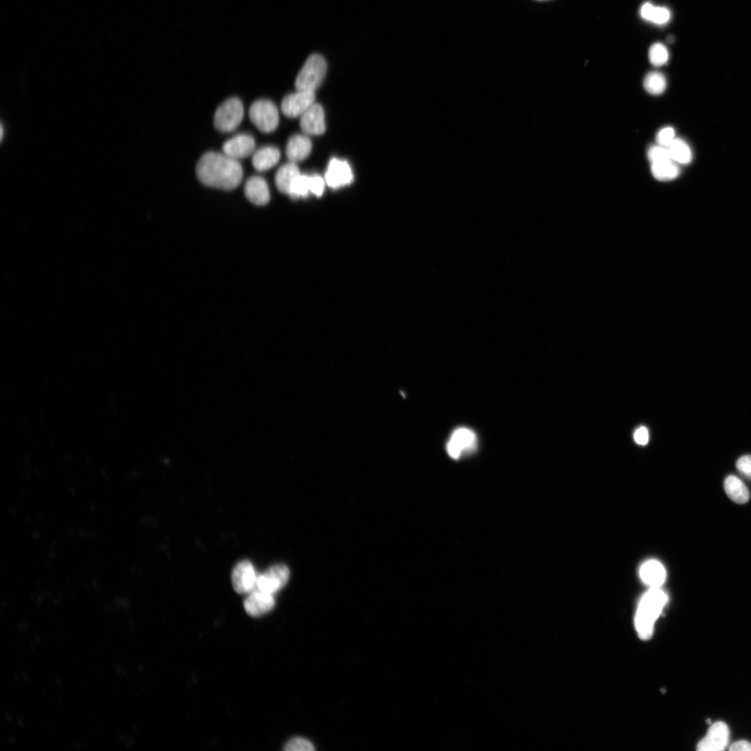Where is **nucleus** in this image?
<instances>
[{
  "label": "nucleus",
  "instance_id": "1",
  "mask_svg": "<svg viewBox=\"0 0 751 751\" xmlns=\"http://www.w3.org/2000/svg\"><path fill=\"white\" fill-rule=\"evenodd\" d=\"M196 175L207 186L232 190L241 183L243 169L238 160L224 153L209 152L197 162Z\"/></svg>",
  "mask_w": 751,
  "mask_h": 751
},
{
  "label": "nucleus",
  "instance_id": "2",
  "mask_svg": "<svg viewBox=\"0 0 751 751\" xmlns=\"http://www.w3.org/2000/svg\"><path fill=\"white\" fill-rule=\"evenodd\" d=\"M668 600L661 588H651L642 597L636 615V628L640 637L649 638L654 624Z\"/></svg>",
  "mask_w": 751,
  "mask_h": 751
},
{
  "label": "nucleus",
  "instance_id": "3",
  "mask_svg": "<svg viewBox=\"0 0 751 751\" xmlns=\"http://www.w3.org/2000/svg\"><path fill=\"white\" fill-rule=\"evenodd\" d=\"M326 71L327 64L323 57L319 54L309 56L296 77V90L314 92L322 83Z\"/></svg>",
  "mask_w": 751,
  "mask_h": 751
},
{
  "label": "nucleus",
  "instance_id": "4",
  "mask_svg": "<svg viewBox=\"0 0 751 751\" xmlns=\"http://www.w3.org/2000/svg\"><path fill=\"white\" fill-rule=\"evenodd\" d=\"M243 117L241 101L232 97L219 106L214 114L215 127L222 132H231L241 123Z\"/></svg>",
  "mask_w": 751,
  "mask_h": 751
},
{
  "label": "nucleus",
  "instance_id": "5",
  "mask_svg": "<svg viewBox=\"0 0 751 751\" xmlns=\"http://www.w3.org/2000/svg\"><path fill=\"white\" fill-rule=\"evenodd\" d=\"M249 117L257 129L264 133L273 131L279 123L278 110L276 106L268 99L255 102L250 108Z\"/></svg>",
  "mask_w": 751,
  "mask_h": 751
},
{
  "label": "nucleus",
  "instance_id": "6",
  "mask_svg": "<svg viewBox=\"0 0 751 751\" xmlns=\"http://www.w3.org/2000/svg\"><path fill=\"white\" fill-rule=\"evenodd\" d=\"M476 446L477 438L474 432L461 427L456 428L451 435L446 444V451L451 458L458 460L475 451Z\"/></svg>",
  "mask_w": 751,
  "mask_h": 751
},
{
  "label": "nucleus",
  "instance_id": "7",
  "mask_svg": "<svg viewBox=\"0 0 751 751\" xmlns=\"http://www.w3.org/2000/svg\"><path fill=\"white\" fill-rule=\"evenodd\" d=\"M315 102L314 91L297 90L286 95L282 102V113L289 118L301 117Z\"/></svg>",
  "mask_w": 751,
  "mask_h": 751
},
{
  "label": "nucleus",
  "instance_id": "8",
  "mask_svg": "<svg viewBox=\"0 0 751 751\" xmlns=\"http://www.w3.org/2000/svg\"><path fill=\"white\" fill-rule=\"evenodd\" d=\"M288 568L282 564L275 565L257 576L256 587L264 592L273 594L287 583Z\"/></svg>",
  "mask_w": 751,
  "mask_h": 751
},
{
  "label": "nucleus",
  "instance_id": "9",
  "mask_svg": "<svg viewBox=\"0 0 751 751\" xmlns=\"http://www.w3.org/2000/svg\"><path fill=\"white\" fill-rule=\"evenodd\" d=\"M257 576L254 566L249 560L238 563L232 573L234 590L239 594L252 592L257 585Z\"/></svg>",
  "mask_w": 751,
  "mask_h": 751
},
{
  "label": "nucleus",
  "instance_id": "10",
  "mask_svg": "<svg viewBox=\"0 0 751 751\" xmlns=\"http://www.w3.org/2000/svg\"><path fill=\"white\" fill-rule=\"evenodd\" d=\"M729 729L721 721L714 722L709 729L706 735L697 744L700 751H720L724 750L728 744Z\"/></svg>",
  "mask_w": 751,
  "mask_h": 751
},
{
  "label": "nucleus",
  "instance_id": "11",
  "mask_svg": "<svg viewBox=\"0 0 751 751\" xmlns=\"http://www.w3.org/2000/svg\"><path fill=\"white\" fill-rule=\"evenodd\" d=\"M325 179L329 186L337 188L351 183L353 175L346 161L333 158L330 161Z\"/></svg>",
  "mask_w": 751,
  "mask_h": 751
},
{
  "label": "nucleus",
  "instance_id": "12",
  "mask_svg": "<svg viewBox=\"0 0 751 751\" xmlns=\"http://www.w3.org/2000/svg\"><path fill=\"white\" fill-rule=\"evenodd\" d=\"M255 149L254 138L246 134L234 136L223 145V153L238 160L253 154Z\"/></svg>",
  "mask_w": 751,
  "mask_h": 751
},
{
  "label": "nucleus",
  "instance_id": "13",
  "mask_svg": "<svg viewBox=\"0 0 751 751\" xmlns=\"http://www.w3.org/2000/svg\"><path fill=\"white\" fill-rule=\"evenodd\" d=\"M275 604L273 594L257 589L252 590L245 598L243 606L250 616L257 617L270 611Z\"/></svg>",
  "mask_w": 751,
  "mask_h": 751
},
{
  "label": "nucleus",
  "instance_id": "14",
  "mask_svg": "<svg viewBox=\"0 0 751 751\" xmlns=\"http://www.w3.org/2000/svg\"><path fill=\"white\" fill-rule=\"evenodd\" d=\"M300 127L309 135H321L325 132V124L322 106L314 103L300 117Z\"/></svg>",
  "mask_w": 751,
  "mask_h": 751
},
{
  "label": "nucleus",
  "instance_id": "15",
  "mask_svg": "<svg viewBox=\"0 0 751 751\" xmlns=\"http://www.w3.org/2000/svg\"><path fill=\"white\" fill-rule=\"evenodd\" d=\"M244 193L248 200L255 205H265L270 200L268 184L264 179L259 176L251 177L246 181Z\"/></svg>",
  "mask_w": 751,
  "mask_h": 751
},
{
  "label": "nucleus",
  "instance_id": "16",
  "mask_svg": "<svg viewBox=\"0 0 751 751\" xmlns=\"http://www.w3.org/2000/svg\"><path fill=\"white\" fill-rule=\"evenodd\" d=\"M641 580L650 588H660L666 578L663 565L656 560L644 563L639 571Z\"/></svg>",
  "mask_w": 751,
  "mask_h": 751
},
{
  "label": "nucleus",
  "instance_id": "17",
  "mask_svg": "<svg viewBox=\"0 0 751 751\" xmlns=\"http://www.w3.org/2000/svg\"><path fill=\"white\" fill-rule=\"evenodd\" d=\"M312 150V142L305 135H294L286 144V154L291 162L296 163L305 159Z\"/></svg>",
  "mask_w": 751,
  "mask_h": 751
},
{
  "label": "nucleus",
  "instance_id": "18",
  "mask_svg": "<svg viewBox=\"0 0 751 751\" xmlns=\"http://www.w3.org/2000/svg\"><path fill=\"white\" fill-rule=\"evenodd\" d=\"M280 157V150L272 146H266L255 150L252 162L255 170L265 171L277 164Z\"/></svg>",
  "mask_w": 751,
  "mask_h": 751
},
{
  "label": "nucleus",
  "instance_id": "19",
  "mask_svg": "<svg viewBox=\"0 0 751 751\" xmlns=\"http://www.w3.org/2000/svg\"><path fill=\"white\" fill-rule=\"evenodd\" d=\"M300 174L296 163L289 161L282 165L275 177L277 188L281 193L289 195L292 183Z\"/></svg>",
  "mask_w": 751,
  "mask_h": 751
},
{
  "label": "nucleus",
  "instance_id": "20",
  "mask_svg": "<svg viewBox=\"0 0 751 751\" xmlns=\"http://www.w3.org/2000/svg\"><path fill=\"white\" fill-rule=\"evenodd\" d=\"M727 496L735 503H745L750 498L749 491L743 482L737 476L730 475L724 483Z\"/></svg>",
  "mask_w": 751,
  "mask_h": 751
},
{
  "label": "nucleus",
  "instance_id": "21",
  "mask_svg": "<svg viewBox=\"0 0 751 751\" xmlns=\"http://www.w3.org/2000/svg\"><path fill=\"white\" fill-rule=\"evenodd\" d=\"M670 158L676 163L686 164L691 162L692 152L688 145L683 140L675 138L667 147Z\"/></svg>",
  "mask_w": 751,
  "mask_h": 751
},
{
  "label": "nucleus",
  "instance_id": "22",
  "mask_svg": "<svg viewBox=\"0 0 751 751\" xmlns=\"http://www.w3.org/2000/svg\"><path fill=\"white\" fill-rule=\"evenodd\" d=\"M651 171L653 176L660 181L673 179L679 173L677 163L670 159L652 163Z\"/></svg>",
  "mask_w": 751,
  "mask_h": 751
},
{
  "label": "nucleus",
  "instance_id": "23",
  "mask_svg": "<svg viewBox=\"0 0 751 751\" xmlns=\"http://www.w3.org/2000/svg\"><path fill=\"white\" fill-rule=\"evenodd\" d=\"M640 15L644 19L656 24L666 23L670 17V11L666 8L655 7L649 3L643 5Z\"/></svg>",
  "mask_w": 751,
  "mask_h": 751
},
{
  "label": "nucleus",
  "instance_id": "24",
  "mask_svg": "<svg viewBox=\"0 0 751 751\" xmlns=\"http://www.w3.org/2000/svg\"><path fill=\"white\" fill-rule=\"evenodd\" d=\"M643 86L648 93L658 95L663 93L665 90L666 79L663 74L660 72H649L645 77Z\"/></svg>",
  "mask_w": 751,
  "mask_h": 751
},
{
  "label": "nucleus",
  "instance_id": "25",
  "mask_svg": "<svg viewBox=\"0 0 751 751\" xmlns=\"http://www.w3.org/2000/svg\"><path fill=\"white\" fill-rule=\"evenodd\" d=\"M310 191V176L300 174L291 186L289 195L293 198L305 197Z\"/></svg>",
  "mask_w": 751,
  "mask_h": 751
},
{
  "label": "nucleus",
  "instance_id": "26",
  "mask_svg": "<svg viewBox=\"0 0 751 751\" xmlns=\"http://www.w3.org/2000/svg\"><path fill=\"white\" fill-rule=\"evenodd\" d=\"M668 49L663 44L655 43L649 49V61L654 66H661L665 64L668 60Z\"/></svg>",
  "mask_w": 751,
  "mask_h": 751
},
{
  "label": "nucleus",
  "instance_id": "27",
  "mask_svg": "<svg viewBox=\"0 0 751 751\" xmlns=\"http://www.w3.org/2000/svg\"><path fill=\"white\" fill-rule=\"evenodd\" d=\"M647 157L651 163L670 159L667 147L659 145L652 146L648 150Z\"/></svg>",
  "mask_w": 751,
  "mask_h": 751
},
{
  "label": "nucleus",
  "instance_id": "28",
  "mask_svg": "<svg viewBox=\"0 0 751 751\" xmlns=\"http://www.w3.org/2000/svg\"><path fill=\"white\" fill-rule=\"evenodd\" d=\"M675 132L672 127H665L659 131L656 139L657 144L667 147L675 139Z\"/></svg>",
  "mask_w": 751,
  "mask_h": 751
},
{
  "label": "nucleus",
  "instance_id": "29",
  "mask_svg": "<svg viewBox=\"0 0 751 751\" xmlns=\"http://www.w3.org/2000/svg\"><path fill=\"white\" fill-rule=\"evenodd\" d=\"M285 750L287 751H312L314 748L309 741L302 738H295L286 744Z\"/></svg>",
  "mask_w": 751,
  "mask_h": 751
},
{
  "label": "nucleus",
  "instance_id": "30",
  "mask_svg": "<svg viewBox=\"0 0 751 751\" xmlns=\"http://www.w3.org/2000/svg\"><path fill=\"white\" fill-rule=\"evenodd\" d=\"M736 466L742 475L751 480V455L740 457L736 461Z\"/></svg>",
  "mask_w": 751,
  "mask_h": 751
},
{
  "label": "nucleus",
  "instance_id": "31",
  "mask_svg": "<svg viewBox=\"0 0 751 751\" xmlns=\"http://www.w3.org/2000/svg\"><path fill=\"white\" fill-rule=\"evenodd\" d=\"M324 181L319 175L310 176V191L316 196H321L324 191Z\"/></svg>",
  "mask_w": 751,
  "mask_h": 751
},
{
  "label": "nucleus",
  "instance_id": "32",
  "mask_svg": "<svg viewBox=\"0 0 751 751\" xmlns=\"http://www.w3.org/2000/svg\"><path fill=\"white\" fill-rule=\"evenodd\" d=\"M633 437L637 444L645 445L649 440L648 430L645 427H640L635 431Z\"/></svg>",
  "mask_w": 751,
  "mask_h": 751
},
{
  "label": "nucleus",
  "instance_id": "33",
  "mask_svg": "<svg viewBox=\"0 0 751 751\" xmlns=\"http://www.w3.org/2000/svg\"><path fill=\"white\" fill-rule=\"evenodd\" d=\"M732 751H750L751 744L747 741H738L734 743L729 748Z\"/></svg>",
  "mask_w": 751,
  "mask_h": 751
},
{
  "label": "nucleus",
  "instance_id": "34",
  "mask_svg": "<svg viewBox=\"0 0 751 751\" xmlns=\"http://www.w3.org/2000/svg\"><path fill=\"white\" fill-rule=\"evenodd\" d=\"M668 41H669L670 42H672L674 41V37L673 36H669L668 38Z\"/></svg>",
  "mask_w": 751,
  "mask_h": 751
}]
</instances>
